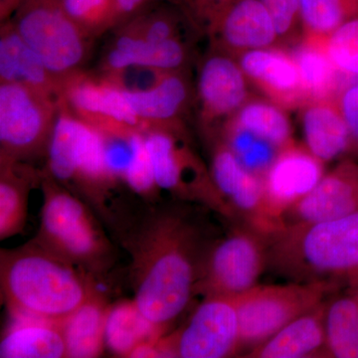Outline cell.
Listing matches in <instances>:
<instances>
[{
    "label": "cell",
    "mask_w": 358,
    "mask_h": 358,
    "mask_svg": "<svg viewBox=\"0 0 358 358\" xmlns=\"http://www.w3.org/2000/svg\"><path fill=\"white\" fill-rule=\"evenodd\" d=\"M268 262V238L246 226L212 241L205 255L199 293L236 298L257 286Z\"/></svg>",
    "instance_id": "8"
},
{
    "label": "cell",
    "mask_w": 358,
    "mask_h": 358,
    "mask_svg": "<svg viewBox=\"0 0 358 358\" xmlns=\"http://www.w3.org/2000/svg\"><path fill=\"white\" fill-rule=\"evenodd\" d=\"M160 190L186 203H199L226 219H235L214 185L211 173L188 145L180 126L141 129Z\"/></svg>",
    "instance_id": "5"
},
{
    "label": "cell",
    "mask_w": 358,
    "mask_h": 358,
    "mask_svg": "<svg viewBox=\"0 0 358 358\" xmlns=\"http://www.w3.org/2000/svg\"><path fill=\"white\" fill-rule=\"evenodd\" d=\"M60 102L22 85H0L1 159L21 162L48 150Z\"/></svg>",
    "instance_id": "9"
},
{
    "label": "cell",
    "mask_w": 358,
    "mask_h": 358,
    "mask_svg": "<svg viewBox=\"0 0 358 358\" xmlns=\"http://www.w3.org/2000/svg\"><path fill=\"white\" fill-rule=\"evenodd\" d=\"M329 282H299L254 287L233 298L240 326V350H252L271 336L324 303Z\"/></svg>",
    "instance_id": "7"
},
{
    "label": "cell",
    "mask_w": 358,
    "mask_h": 358,
    "mask_svg": "<svg viewBox=\"0 0 358 358\" xmlns=\"http://www.w3.org/2000/svg\"><path fill=\"white\" fill-rule=\"evenodd\" d=\"M235 59L250 84L271 102L285 110L301 109L308 103L291 51L282 46L267 47L243 52Z\"/></svg>",
    "instance_id": "15"
},
{
    "label": "cell",
    "mask_w": 358,
    "mask_h": 358,
    "mask_svg": "<svg viewBox=\"0 0 358 358\" xmlns=\"http://www.w3.org/2000/svg\"><path fill=\"white\" fill-rule=\"evenodd\" d=\"M250 82L234 56L213 47L200 64L197 96L202 121H227L252 98Z\"/></svg>",
    "instance_id": "14"
},
{
    "label": "cell",
    "mask_w": 358,
    "mask_h": 358,
    "mask_svg": "<svg viewBox=\"0 0 358 358\" xmlns=\"http://www.w3.org/2000/svg\"><path fill=\"white\" fill-rule=\"evenodd\" d=\"M319 39L336 69L346 77H358V17Z\"/></svg>",
    "instance_id": "34"
},
{
    "label": "cell",
    "mask_w": 358,
    "mask_h": 358,
    "mask_svg": "<svg viewBox=\"0 0 358 358\" xmlns=\"http://www.w3.org/2000/svg\"><path fill=\"white\" fill-rule=\"evenodd\" d=\"M62 99L78 117L91 124L114 122L141 129L124 88L112 78H94L78 72L63 82Z\"/></svg>",
    "instance_id": "16"
},
{
    "label": "cell",
    "mask_w": 358,
    "mask_h": 358,
    "mask_svg": "<svg viewBox=\"0 0 358 358\" xmlns=\"http://www.w3.org/2000/svg\"><path fill=\"white\" fill-rule=\"evenodd\" d=\"M109 307L103 294H96L60 322L67 357L92 358L102 355Z\"/></svg>",
    "instance_id": "24"
},
{
    "label": "cell",
    "mask_w": 358,
    "mask_h": 358,
    "mask_svg": "<svg viewBox=\"0 0 358 358\" xmlns=\"http://www.w3.org/2000/svg\"><path fill=\"white\" fill-rule=\"evenodd\" d=\"M189 59L190 49L185 38L157 43L121 32L108 49L103 68L110 76L136 68L157 73L176 72L183 71Z\"/></svg>",
    "instance_id": "18"
},
{
    "label": "cell",
    "mask_w": 358,
    "mask_h": 358,
    "mask_svg": "<svg viewBox=\"0 0 358 358\" xmlns=\"http://www.w3.org/2000/svg\"><path fill=\"white\" fill-rule=\"evenodd\" d=\"M327 303L296 317L250 352L249 357L305 358L327 355L326 341Z\"/></svg>",
    "instance_id": "21"
},
{
    "label": "cell",
    "mask_w": 358,
    "mask_h": 358,
    "mask_svg": "<svg viewBox=\"0 0 358 358\" xmlns=\"http://www.w3.org/2000/svg\"><path fill=\"white\" fill-rule=\"evenodd\" d=\"M121 13L122 21L133 17L136 14H140L143 6L148 0H115Z\"/></svg>",
    "instance_id": "39"
},
{
    "label": "cell",
    "mask_w": 358,
    "mask_h": 358,
    "mask_svg": "<svg viewBox=\"0 0 358 358\" xmlns=\"http://www.w3.org/2000/svg\"><path fill=\"white\" fill-rule=\"evenodd\" d=\"M164 331L138 310L133 301H122L108 308L105 324L106 346L119 357H129L138 346L157 343Z\"/></svg>",
    "instance_id": "25"
},
{
    "label": "cell",
    "mask_w": 358,
    "mask_h": 358,
    "mask_svg": "<svg viewBox=\"0 0 358 358\" xmlns=\"http://www.w3.org/2000/svg\"><path fill=\"white\" fill-rule=\"evenodd\" d=\"M326 341L329 357L358 358V301L355 296L327 303Z\"/></svg>",
    "instance_id": "30"
},
{
    "label": "cell",
    "mask_w": 358,
    "mask_h": 358,
    "mask_svg": "<svg viewBox=\"0 0 358 358\" xmlns=\"http://www.w3.org/2000/svg\"><path fill=\"white\" fill-rule=\"evenodd\" d=\"M0 82L22 85L55 100H62L63 81L52 74L41 58L26 43L13 21L1 26Z\"/></svg>",
    "instance_id": "20"
},
{
    "label": "cell",
    "mask_w": 358,
    "mask_h": 358,
    "mask_svg": "<svg viewBox=\"0 0 358 358\" xmlns=\"http://www.w3.org/2000/svg\"><path fill=\"white\" fill-rule=\"evenodd\" d=\"M213 47L236 57L243 52L281 46L261 0H199Z\"/></svg>",
    "instance_id": "11"
},
{
    "label": "cell",
    "mask_w": 358,
    "mask_h": 358,
    "mask_svg": "<svg viewBox=\"0 0 358 358\" xmlns=\"http://www.w3.org/2000/svg\"><path fill=\"white\" fill-rule=\"evenodd\" d=\"M124 93L143 129L180 126L179 117L187 109L192 91L185 71H176L160 73L145 89L124 88Z\"/></svg>",
    "instance_id": "19"
},
{
    "label": "cell",
    "mask_w": 358,
    "mask_h": 358,
    "mask_svg": "<svg viewBox=\"0 0 358 358\" xmlns=\"http://www.w3.org/2000/svg\"><path fill=\"white\" fill-rule=\"evenodd\" d=\"M336 100L350 133V150L358 154V82L341 89Z\"/></svg>",
    "instance_id": "38"
},
{
    "label": "cell",
    "mask_w": 358,
    "mask_h": 358,
    "mask_svg": "<svg viewBox=\"0 0 358 358\" xmlns=\"http://www.w3.org/2000/svg\"><path fill=\"white\" fill-rule=\"evenodd\" d=\"M210 173L235 218L244 219L247 226L268 239L282 229L268 214L263 178L244 169L221 138L212 150Z\"/></svg>",
    "instance_id": "12"
},
{
    "label": "cell",
    "mask_w": 358,
    "mask_h": 358,
    "mask_svg": "<svg viewBox=\"0 0 358 358\" xmlns=\"http://www.w3.org/2000/svg\"><path fill=\"white\" fill-rule=\"evenodd\" d=\"M324 176V162L306 145L292 143L280 150L263 178L266 204L275 223L284 227V217Z\"/></svg>",
    "instance_id": "13"
},
{
    "label": "cell",
    "mask_w": 358,
    "mask_h": 358,
    "mask_svg": "<svg viewBox=\"0 0 358 358\" xmlns=\"http://www.w3.org/2000/svg\"><path fill=\"white\" fill-rule=\"evenodd\" d=\"M162 357L224 358L240 350V326L233 298L205 296L178 331L157 341Z\"/></svg>",
    "instance_id": "10"
},
{
    "label": "cell",
    "mask_w": 358,
    "mask_h": 358,
    "mask_svg": "<svg viewBox=\"0 0 358 358\" xmlns=\"http://www.w3.org/2000/svg\"><path fill=\"white\" fill-rule=\"evenodd\" d=\"M0 281L11 315L56 324L100 294L96 278L35 240L17 249L2 250Z\"/></svg>",
    "instance_id": "2"
},
{
    "label": "cell",
    "mask_w": 358,
    "mask_h": 358,
    "mask_svg": "<svg viewBox=\"0 0 358 358\" xmlns=\"http://www.w3.org/2000/svg\"><path fill=\"white\" fill-rule=\"evenodd\" d=\"M301 122L306 148L324 164L350 150V133L336 99L306 103Z\"/></svg>",
    "instance_id": "22"
},
{
    "label": "cell",
    "mask_w": 358,
    "mask_h": 358,
    "mask_svg": "<svg viewBox=\"0 0 358 358\" xmlns=\"http://www.w3.org/2000/svg\"><path fill=\"white\" fill-rule=\"evenodd\" d=\"M157 203L131 214L115 234L131 256L134 301L164 333L199 293L212 242L189 208Z\"/></svg>",
    "instance_id": "1"
},
{
    "label": "cell",
    "mask_w": 358,
    "mask_h": 358,
    "mask_svg": "<svg viewBox=\"0 0 358 358\" xmlns=\"http://www.w3.org/2000/svg\"><path fill=\"white\" fill-rule=\"evenodd\" d=\"M180 20L169 11H157L148 14H138L129 20L122 28L121 32L148 42L167 41L174 38H183L180 29Z\"/></svg>",
    "instance_id": "36"
},
{
    "label": "cell",
    "mask_w": 358,
    "mask_h": 358,
    "mask_svg": "<svg viewBox=\"0 0 358 358\" xmlns=\"http://www.w3.org/2000/svg\"><path fill=\"white\" fill-rule=\"evenodd\" d=\"M13 23L61 81L80 72L92 38L71 20L59 0H21Z\"/></svg>",
    "instance_id": "6"
},
{
    "label": "cell",
    "mask_w": 358,
    "mask_h": 358,
    "mask_svg": "<svg viewBox=\"0 0 358 358\" xmlns=\"http://www.w3.org/2000/svg\"><path fill=\"white\" fill-rule=\"evenodd\" d=\"M221 138L244 169L262 178L281 150L258 134L230 122L224 124Z\"/></svg>",
    "instance_id": "31"
},
{
    "label": "cell",
    "mask_w": 358,
    "mask_h": 358,
    "mask_svg": "<svg viewBox=\"0 0 358 358\" xmlns=\"http://www.w3.org/2000/svg\"><path fill=\"white\" fill-rule=\"evenodd\" d=\"M124 183L131 188V192L147 200L148 203L157 202L155 200L160 189L155 181L154 167L141 129H136L134 133V155L124 178Z\"/></svg>",
    "instance_id": "35"
},
{
    "label": "cell",
    "mask_w": 358,
    "mask_h": 358,
    "mask_svg": "<svg viewBox=\"0 0 358 358\" xmlns=\"http://www.w3.org/2000/svg\"><path fill=\"white\" fill-rule=\"evenodd\" d=\"M37 176L20 162L1 159L0 173V239L15 236L24 229L28 196Z\"/></svg>",
    "instance_id": "26"
},
{
    "label": "cell",
    "mask_w": 358,
    "mask_h": 358,
    "mask_svg": "<svg viewBox=\"0 0 358 358\" xmlns=\"http://www.w3.org/2000/svg\"><path fill=\"white\" fill-rule=\"evenodd\" d=\"M291 53L298 66L308 103L338 96L343 89L339 77L343 75L331 62L319 39L303 37Z\"/></svg>",
    "instance_id": "27"
},
{
    "label": "cell",
    "mask_w": 358,
    "mask_h": 358,
    "mask_svg": "<svg viewBox=\"0 0 358 358\" xmlns=\"http://www.w3.org/2000/svg\"><path fill=\"white\" fill-rule=\"evenodd\" d=\"M70 110L62 99L47 150L50 176L66 188L69 187L74 178L75 148L79 124V117Z\"/></svg>",
    "instance_id": "29"
},
{
    "label": "cell",
    "mask_w": 358,
    "mask_h": 358,
    "mask_svg": "<svg viewBox=\"0 0 358 358\" xmlns=\"http://www.w3.org/2000/svg\"><path fill=\"white\" fill-rule=\"evenodd\" d=\"M226 122L258 134L280 150L294 143L293 128L286 110L268 100L250 99Z\"/></svg>",
    "instance_id": "28"
},
{
    "label": "cell",
    "mask_w": 358,
    "mask_h": 358,
    "mask_svg": "<svg viewBox=\"0 0 358 358\" xmlns=\"http://www.w3.org/2000/svg\"><path fill=\"white\" fill-rule=\"evenodd\" d=\"M71 20L90 38L122 22L115 0H59Z\"/></svg>",
    "instance_id": "33"
},
{
    "label": "cell",
    "mask_w": 358,
    "mask_h": 358,
    "mask_svg": "<svg viewBox=\"0 0 358 358\" xmlns=\"http://www.w3.org/2000/svg\"><path fill=\"white\" fill-rule=\"evenodd\" d=\"M268 261L299 282L358 275V211L324 222L286 225L268 239Z\"/></svg>",
    "instance_id": "3"
},
{
    "label": "cell",
    "mask_w": 358,
    "mask_h": 358,
    "mask_svg": "<svg viewBox=\"0 0 358 358\" xmlns=\"http://www.w3.org/2000/svg\"><path fill=\"white\" fill-rule=\"evenodd\" d=\"M21 0H0V15L1 20H6L11 13H15Z\"/></svg>",
    "instance_id": "40"
},
{
    "label": "cell",
    "mask_w": 358,
    "mask_h": 358,
    "mask_svg": "<svg viewBox=\"0 0 358 358\" xmlns=\"http://www.w3.org/2000/svg\"><path fill=\"white\" fill-rule=\"evenodd\" d=\"M303 37L324 38L358 17V0H300Z\"/></svg>",
    "instance_id": "32"
},
{
    "label": "cell",
    "mask_w": 358,
    "mask_h": 358,
    "mask_svg": "<svg viewBox=\"0 0 358 358\" xmlns=\"http://www.w3.org/2000/svg\"><path fill=\"white\" fill-rule=\"evenodd\" d=\"M13 317V324L0 343V357H67L60 324L23 315Z\"/></svg>",
    "instance_id": "23"
},
{
    "label": "cell",
    "mask_w": 358,
    "mask_h": 358,
    "mask_svg": "<svg viewBox=\"0 0 358 358\" xmlns=\"http://www.w3.org/2000/svg\"><path fill=\"white\" fill-rule=\"evenodd\" d=\"M267 8L280 45H296L303 38L300 0H261Z\"/></svg>",
    "instance_id": "37"
},
{
    "label": "cell",
    "mask_w": 358,
    "mask_h": 358,
    "mask_svg": "<svg viewBox=\"0 0 358 358\" xmlns=\"http://www.w3.org/2000/svg\"><path fill=\"white\" fill-rule=\"evenodd\" d=\"M353 296H355V298L357 299V301H358V291L357 292V294H355Z\"/></svg>",
    "instance_id": "41"
},
{
    "label": "cell",
    "mask_w": 358,
    "mask_h": 358,
    "mask_svg": "<svg viewBox=\"0 0 358 358\" xmlns=\"http://www.w3.org/2000/svg\"><path fill=\"white\" fill-rule=\"evenodd\" d=\"M43 205L35 241L96 279L115 262V250L96 217L81 197L55 180L42 176Z\"/></svg>",
    "instance_id": "4"
},
{
    "label": "cell",
    "mask_w": 358,
    "mask_h": 358,
    "mask_svg": "<svg viewBox=\"0 0 358 358\" xmlns=\"http://www.w3.org/2000/svg\"><path fill=\"white\" fill-rule=\"evenodd\" d=\"M358 211V166L345 162L324 174L317 186L287 212L284 226L324 222Z\"/></svg>",
    "instance_id": "17"
}]
</instances>
